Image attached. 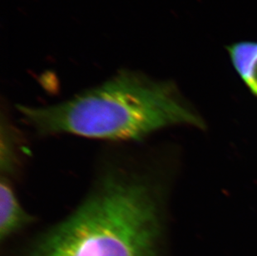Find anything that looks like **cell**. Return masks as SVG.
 <instances>
[{"label":"cell","mask_w":257,"mask_h":256,"mask_svg":"<svg viewBox=\"0 0 257 256\" xmlns=\"http://www.w3.org/2000/svg\"><path fill=\"white\" fill-rule=\"evenodd\" d=\"M14 128L10 126L7 118L1 121V152H0V171L1 177L11 180L16 176L20 167V156L16 150L17 137Z\"/></svg>","instance_id":"5"},{"label":"cell","mask_w":257,"mask_h":256,"mask_svg":"<svg viewBox=\"0 0 257 256\" xmlns=\"http://www.w3.org/2000/svg\"><path fill=\"white\" fill-rule=\"evenodd\" d=\"M166 182L153 153L104 155L85 196L31 256H155L167 215Z\"/></svg>","instance_id":"1"},{"label":"cell","mask_w":257,"mask_h":256,"mask_svg":"<svg viewBox=\"0 0 257 256\" xmlns=\"http://www.w3.org/2000/svg\"><path fill=\"white\" fill-rule=\"evenodd\" d=\"M18 197L14 182L6 177L0 180V238L4 241L34 221Z\"/></svg>","instance_id":"3"},{"label":"cell","mask_w":257,"mask_h":256,"mask_svg":"<svg viewBox=\"0 0 257 256\" xmlns=\"http://www.w3.org/2000/svg\"><path fill=\"white\" fill-rule=\"evenodd\" d=\"M23 122L39 137L74 136L134 144L175 126L203 127L173 82L123 69L104 82L54 104H19Z\"/></svg>","instance_id":"2"},{"label":"cell","mask_w":257,"mask_h":256,"mask_svg":"<svg viewBox=\"0 0 257 256\" xmlns=\"http://www.w3.org/2000/svg\"><path fill=\"white\" fill-rule=\"evenodd\" d=\"M235 71L253 94L257 96V43L240 42L228 47Z\"/></svg>","instance_id":"4"}]
</instances>
